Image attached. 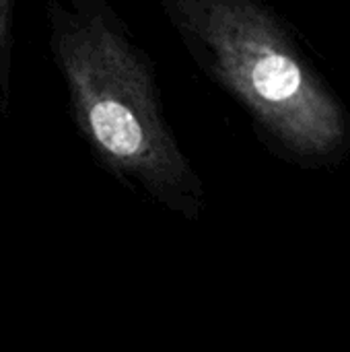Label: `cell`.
Here are the masks:
<instances>
[{
	"label": "cell",
	"mask_w": 350,
	"mask_h": 352,
	"mask_svg": "<svg viewBox=\"0 0 350 352\" xmlns=\"http://www.w3.org/2000/svg\"><path fill=\"white\" fill-rule=\"evenodd\" d=\"M47 50L68 111L97 159L165 202L198 179L167 122L157 64L109 0H45Z\"/></svg>",
	"instance_id": "6da1fadb"
},
{
	"label": "cell",
	"mask_w": 350,
	"mask_h": 352,
	"mask_svg": "<svg viewBox=\"0 0 350 352\" xmlns=\"http://www.w3.org/2000/svg\"><path fill=\"white\" fill-rule=\"evenodd\" d=\"M157 2L196 68L283 146L326 155L342 142L338 103L260 0Z\"/></svg>",
	"instance_id": "7a4b0ae2"
},
{
	"label": "cell",
	"mask_w": 350,
	"mask_h": 352,
	"mask_svg": "<svg viewBox=\"0 0 350 352\" xmlns=\"http://www.w3.org/2000/svg\"><path fill=\"white\" fill-rule=\"evenodd\" d=\"M19 0H0V116L8 113L14 70V23Z\"/></svg>",
	"instance_id": "3957f363"
}]
</instances>
